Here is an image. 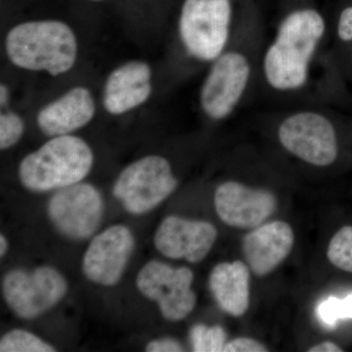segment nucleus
<instances>
[{
	"instance_id": "nucleus-1",
	"label": "nucleus",
	"mask_w": 352,
	"mask_h": 352,
	"mask_svg": "<svg viewBox=\"0 0 352 352\" xmlns=\"http://www.w3.org/2000/svg\"><path fill=\"white\" fill-rule=\"evenodd\" d=\"M6 56L16 68L58 76L69 73L78 56L71 25L55 19L25 21L14 25L4 41Z\"/></svg>"
},
{
	"instance_id": "nucleus-2",
	"label": "nucleus",
	"mask_w": 352,
	"mask_h": 352,
	"mask_svg": "<svg viewBox=\"0 0 352 352\" xmlns=\"http://www.w3.org/2000/svg\"><path fill=\"white\" fill-rule=\"evenodd\" d=\"M324 32L323 17L314 9L295 11L285 18L264 57V75L270 87L292 91L305 85Z\"/></svg>"
},
{
	"instance_id": "nucleus-3",
	"label": "nucleus",
	"mask_w": 352,
	"mask_h": 352,
	"mask_svg": "<svg viewBox=\"0 0 352 352\" xmlns=\"http://www.w3.org/2000/svg\"><path fill=\"white\" fill-rule=\"evenodd\" d=\"M94 164L87 141L73 134L54 136L21 161L18 175L25 188L45 193L82 182Z\"/></svg>"
},
{
	"instance_id": "nucleus-4",
	"label": "nucleus",
	"mask_w": 352,
	"mask_h": 352,
	"mask_svg": "<svg viewBox=\"0 0 352 352\" xmlns=\"http://www.w3.org/2000/svg\"><path fill=\"white\" fill-rule=\"evenodd\" d=\"M230 0H185L178 32L190 56L214 62L226 50L230 34Z\"/></svg>"
},
{
	"instance_id": "nucleus-5",
	"label": "nucleus",
	"mask_w": 352,
	"mask_h": 352,
	"mask_svg": "<svg viewBox=\"0 0 352 352\" xmlns=\"http://www.w3.org/2000/svg\"><path fill=\"white\" fill-rule=\"evenodd\" d=\"M170 162L157 155H149L133 162L118 176L113 195L126 212L142 215L166 201L177 188Z\"/></svg>"
},
{
	"instance_id": "nucleus-6",
	"label": "nucleus",
	"mask_w": 352,
	"mask_h": 352,
	"mask_svg": "<svg viewBox=\"0 0 352 352\" xmlns=\"http://www.w3.org/2000/svg\"><path fill=\"white\" fill-rule=\"evenodd\" d=\"M4 300L14 314L23 319L38 318L55 307L68 292L61 273L51 266L32 270H13L2 282Z\"/></svg>"
},
{
	"instance_id": "nucleus-7",
	"label": "nucleus",
	"mask_w": 352,
	"mask_h": 352,
	"mask_svg": "<svg viewBox=\"0 0 352 352\" xmlns=\"http://www.w3.org/2000/svg\"><path fill=\"white\" fill-rule=\"evenodd\" d=\"M193 281V272L188 267L151 261L139 271L136 286L145 298L157 303L164 319L177 322L186 318L196 307Z\"/></svg>"
},
{
	"instance_id": "nucleus-8",
	"label": "nucleus",
	"mask_w": 352,
	"mask_h": 352,
	"mask_svg": "<svg viewBox=\"0 0 352 352\" xmlns=\"http://www.w3.org/2000/svg\"><path fill=\"white\" fill-rule=\"evenodd\" d=\"M104 208L99 190L82 182L57 190L48 201L47 212L51 223L65 237L85 240L96 232Z\"/></svg>"
},
{
	"instance_id": "nucleus-9",
	"label": "nucleus",
	"mask_w": 352,
	"mask_h": 352,
	"mask_svg": "<svg viewBox=\"0 0 352 352\" xmlns=\"http://www.w3.org/2000/svg\"><path fill=\"white\" fill-rule=\"evenodd\" d=\"M282 146L305 163L328 166L338 157V140L332 122L319 113L305 111L289 116L280 124Z\"/></svg>"
},
{
	"instance_id": "nucleus-10",
	"label": "nucleus",
	"mask_w": 352,
	"mask_h": 352,
	"mask_svg": "<svg viewBox=\"0 0 352 352\" xmlns=\"http://www.w3.org/2000/svg\"><path fill=\"white\" fill-rule=\"evenodd\" d=\"M251 75L249 61L237 51L223 52L210 67L200 91L203 112L212 120L226 119L239 103Z\"/></svg>"
},
{
	"instance_id": "nucleus-11",
	"label": "nucleus",
	"mask_w": 352,
	"mask_h": 352,
	"mask_svg": "<svg viewBox=\"0 0 352 352\" xmlns=\"http://www.w3.org/2000/svg\"><path fill=\"white\" fill-rule=\"evenodd\" d=\"M134 245L135 238L129 227H109L95 236L83 254V274L92 283L115 286L126 271Z\"/></svg>"
},
{
	"instance_id": "nucleus-12",
	"label": "nucleus",
	"mask_w": 352,
	"mask_h": 352,
	"mask_svg": "<svg viewBox=\"0 0 352 352\" xmlns=\"http://www.w3.org/2000/svg\"><path fill=\"white\" fill-rule=\"evenodd\" d=\"M214 207L219 219L227 226L251 229L261 226L274 214L277 199L267 190L226 182L215 191Z\"/></svg>"
},
{
	"instance_id": "nucleus-13",
	"label": "nucleus",
	"mask_w": 352,
	"mask_h": 352,
	"mask_svg": "<svg viewBox=\"0 0 352 352\" xmlns=\"http://www.w3.org/2000/svg\"><path fill=\"white\" fill-rule=\"evenodd\" d=\"M217 238V228L210 222L170 215L157 227L154 244L166 258L198 263L208 256Z\"/></svg>"
},
{
	"instance_id": "nucleus-14",
	"label": "nucleus",
	"mask_w": 352,
	"mask_h": 352,
	"mask_svg": "<svg viewBox=\"0 0 352 352\" xmlns=\"http://www.w3.org/2000/svg\"><path fill=\"white\" fill-rule=\"evenodd\" d=\"M153 92L151 66L142 60L120 64L109 74L102 103L110 115L122 116L142 107Z\"/></svg>"
},
{
	"instance_id": "nucleus-15",
	"label": "nucleus",
	"mask_w": 352,
	"mask_h": 352,
	"mask_svg": "<svg viewBox=\"0 0 352 352\" xmlns=\"http://www.w3.org/2000/svg\"><path fill=\"white\" fill-rule=\"evenodd\" d=\"M96 113L91 90L83 85L69 88L38 111L36 124L50 138L69 135L87 126Z\"/></svg>"
},
{
	"instance_id": "nucleus-16",
	"label": "nucleus",
	"mask_w": 352,
	"mask_h": 352,
	"mask_svg": "<svg viewBox=\"0 0 352 352\" xmlns=\"http://www.w3.org/2000/svg\"><path fill=\"white\" fill-rule=\"evenodd\" d=\"M295 236L287 222L261 224L243 240V252L250 270L258 277L273 272L293 250Z\"/></svg>"
},
{
	"instance_id": "nucleus-17",
	"label": "nucleus",
	"mask_w": 352,
	"mask_h": 352,
	"mask_svg": "<svg viewBox=\"0 0 352 352\" xmlns=\"http://www.w3.org/2000/svg\"><path fill=\"white\" fill-rule=\"evenodd\" d=\"M208 286L215 302L227 314L243 316L250 305V270L242 261L221 263L212 270Z\"/></svg>"
},
{
	"instance_id": "nucleus-18",
	"label": "nucleus",
	"mask_w": 352,
	"mask_h": 352,
	"mask_svg": "<svg viewBox=\"0 0 352 352\" xmlns=\"http://www.w3.org/2000/svg\"><path fill=\"white\" fill-rule=\"evenodd\" d=\"M1 352H53L54 346L29 331L15 329L0 340Z\"/></svg>"
},
{
	"instance_id": "nucleus-19",
	"label": "nucleus",
	"mask_w": 352,
	"mask_h": 352,
	"mask_svg": "<svg viewBox=\"0 0 352 352\" xmlns=\"http://www.w3.org/2000/svg\"><path fill=\"white\" fill-rule=\"evenodd\" d=\"M190 342L192 349L196 352L224 351L226 342V333L220 326H208L197 324L190 330Z\"/></svg>"
},
{
	"instance_id": "nucleus-20",
	"label": "nucleus",
	"mask_w": 352,
	"mask_h": 352,
	"mask_svg": "<svg viewBox=\"0 0 352 352\" xmlns=\"http://www.w3.org/2000/svg\"><path fill=\"white\" fill-rule=\"evenodd\" d=\"M327 256L336 267L352 273V226L342 227L333 235Z\"/></svg>"
},
{
	"instance_id": "nucleus-21",
	"label": "nucleus",
	"mask_w": 352,
	"mask_h": 352,
	"mask_svg": "<svg viewBox=\"0 0 352 352\" xmlns=\"http://www.w3.org/2000/svg\"><path fill=\"white\" fill-rule=\"evenodd\" d=\"M25 120L17 112L2 110L0 113V149H10L20 142L25 133Z\"/></svg>"
},
{
	"instance_id": "nucleus-22",
	"label": "nucleus",
	"mask_w": 352,
	"mask_h": 352,
	"mask_svg": "<svg viewBox=\"0 0 352 352\" xmlns=\"http://www.w3.org/2000/svg\"><path fill=\"white\" fill-rule=\"evenodd\" d=\"M226 352H266L268 349L258 340L250 338H237L228 342L224 347Z\"/></svg>"
},
{
	"instance_id": "nucleus-23",
	"label": "nucleus",
	"mask_w": 352,
	"mask_h": 352,
	"mask_svg": "<svg viewBox=\"0 0 352 352\" xmlns=\"http://www.w3.org/2000/svg\"><path fill=\"white\" fill-rule=\"evenodd\" d=\"M338 300L339 298L331 296L322 302L317 308L319 318L326 325L333 326L340 319L338 315Z\"/></svg>"
},
{
	"instance_id": "nucleus-24",
	"label": "nucleus",
	"mask_w": 352,
	"mask_h": 352,
	"mask_svg": "<svg viewBox=\"0 0 352 352\" xmlns=\"http://www.w3.org/2000/svg\"><path fill=\"white\" fill-rule=\"evenodd\" d=\"M183 346L179 342L171 338L153 340L146 346L148 352H180L183 351Z\"/></svg>"
},
{
	"instance_id": "nucleus-25",
	"label": "nucleus",
	"mask_w": 352,
	"mask_h": 352,
	"mask_svg": "<svg viewBox=\"0 0 352 352\" xmlns=\"http://www.w3.org/2000/svg\"><path fill=\"white\" fill-rule=\"evenodd\" d=\"M338 34L342 41H352V7L344 9L340 14Z\"/></svg>"
},
{
	"instance_id": "nucleus-26",
	"label": "nucleus",
	"mask_w": 352,
	"mask_h": 352,
	"mask_svg": "<svg viewBox=\"0 0 352 352\" xmlns=\"http://www.w3.org/2000/svg\"><path fill=\"white\" fill-rule=\"evenodd\" d=\"M340 319L352 318V294L344 300H339L338 305Z\"/></svg>"
},
{
	"instance_id": "nucleus-27",
	"label": "nucleus",
	"mask_w": 352,
	"mask_h": 352,
	"mask_svg": "<svg viewBox=\"0 0 352 352\" xmlns=\"http://www.w3.org/2000/svg\"><path fill=\"white\" fill-rule=\"evenodd\" d=\"M308 352H342L338 344H333L332 342H324L317 346H311L307 351Z\"/></svg>"
},
{
	"instance_id": "nucleus-28",
	"label": "nucleus",
	"mask_w": 352,
	"mask_h": 352,
	"mask_svg": "<svg viewBox=\"0 0 352 352\" xmlns=\"http://www.w3.org/2000/svg\"><path fill=\"white\" fill-rule=\"evenodd\" d=\"M10 87L6 83L2 82L0 85V105H1V108L6 109L10 102Z\"/></svg>"
},
{
	"instance_id": "nucleus-29",
	"label": "nucleus",
	"mask_w": 352,
	"mask_h": 352,
	"mask_svg": "<svg viewBox=\"0 0 352 352\" xmlns=\"http://www.w3.org/2000/svg\"><path fill=\"white\" fill-rule=\"evenodd\" d=\"M7 250H8V241H7L6 236L1 234V236H0V256H1V258L6 256Z\"/></svg>"
},
{
	"instance_id": "nucleus-30",
	"label": "nucleus",
	"mask_w": 352,
	"mask_h": 352,
	"mask_svg": "<svg viewBox=\"0 0 352 352\" xmlns=\"http://www.w3.org/2000/svg\"><path fill=\"white\" fill-rule=\"evenodd\" d=\"M91 1L99 2V1H103V0H91Z\"/></svg>"
}]
</instances>
